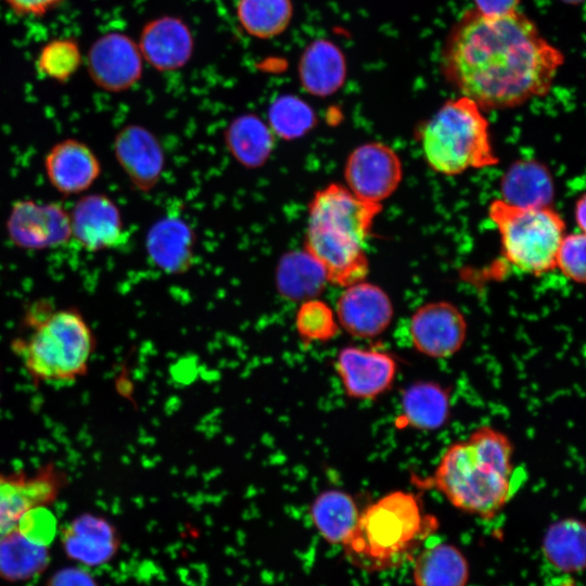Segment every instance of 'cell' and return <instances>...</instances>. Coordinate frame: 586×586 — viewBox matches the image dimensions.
<instances>
[{
  "mask_svg": "<svg viewBox=\"0 0 586 586\" xmlns=\"http://www.w3.org/2000/svg\"><path fill=\"white\" fill-rule=\"evenodd\" d=\"M292 0H237L235 15L242 29L253 38L272 39L290 26Z\"/></svg>",
  "mask_w": 586,
  "mask_h": 586,
  "instance_id": "cell-30",
  "label": "cell"
},
{
  "mask_svg": "<svg viewBox=\"0 0 586 586\" xmlns=\"http://www.w3.org/2000/svg\"><path fill=\"white\" fill-rule=\"evenodd\" d=\"M97 340L74 307L33 304L23 318V331L10 348L36 385H67L87 375Z\"/></svg>",
  "mask_w": 586,
  "mask_h": 586,
  "instance_id": "cell-4",
  "label": "cell"
},
{
  "mask_svg": "<svg viewBox=\"0 0 586 586\" xmlns=\"http://www.w3.org/2000/svg\"><path fill=\"white\" fill-rule=\"evenodd\" d=\"M381 209V204L360 200L339 183L314 194L304 250L322 266L328 282L346 288L365 279L369 262L364 243Z\"/></svg>",
  "mask_w": 586,
  "mask_h": 586,
  "instance_id": "cell-3",
  "label": "cell"
},
{
  "mask_svg": "<svg viewBox=\"0 0 586 586\" xmlns=\"http://www.w3.org/2000/svg\"><path fill=\"white\" fill-rule=\"evenodd\" d=\"M477 12L486 15L506 14L518 10L521 0H473Z\"/></svg>",
  "mask_w": 586,
  "mask_h": 586,
  "instance_id": "cell-37",
  "label": "cell"
},
{
  "mask_svg": "<svg viewBox=\"0 0 586 586\" xmlns=\"http://www.w3.org/2000/svg\"><path fill=\"white\" fill-rule=\"evenodd\" d=\"M143 63L137 41L120 31L98 37L86 56L91 81L113 93L127 91L137 85L142 77Z\"/></svg>",
  "mask_w": 586,
  "mask_h": 586,
  "instance_id": "cell-10",
  "label": "cell"
},
{
  "mask_svg": "<svg viewBox=\"0 0 586 586\" xmlns=\"http://www.w3.org/2000/svg\"><path fill=\"white\" fill-rule=\"evenodd\" d=\"M403 177L396 152L381 142H368L354 149L344 166L346 188L360 200L378 203L391 196Z\"/></svg>",
  "mask_w": 586,
  "mask_h": 586,
  "instance_id": "cell-11",
  "label": "cell"
},
{
  "mask_svg": "<svg viewBox=\"0 0 586 586\" xmlns=\"http://www.w3.org/2000/svg\"><path fill=\"white\" fill-rule=\"evenodd\" d=\"M436 527V520L422 513L413 494L395 491L360 512L355 530L342 546L353 565L383 572L412 560Z\"/></svg>",
  "mask_w": 586,
  "mask_h": 586,
  "instance_id": "cell-5",
  "label": "cell"
},
{
  "mask_svg": "<svg viewBox=\"0 0 586 586\" xmlns=\"http://www.w3.org/2000/svg\"><path fill=\"white\" fill-rule=\"evenodd\" d=\"M359 514L354 499L339 489L323 491L309 508L314 526L330 544L342 545L355 530Z\"/></svg>",
  "mask_w": 586,
  "mask_h": 586,
  "instance_id": "cell-28",
  "label": "cell"
},
{
  "mask_svg": "<svg viewBox=\"0 0 586 586\" xmlns=\"http://www.w3.org/2000/svg\"><path fill=\"white\" fill-rule=\"evenodd\" d=\"M421 143L426 163L438 174L453 176L498 163L483 110L463 95L445 102L425 122Z\"/></svg>",
  "mask_w": 586,
  "mask_h": 586,
  "instance_id": "cell-6",
  "label": "cell"
},
{
  "mask_svg": "<svg viewBox=\"0 0 586 586\" xmlns=\"http://www.w3.org/2000/svg\"><path fill=\"white\" fill-rule=\"evenodd\" d=\"M115 157L131 184L148 192L160 181L165 157L157 138L137 124L123 127L114 139Z\"/></svg>",
  "mask_w": 586,
  "mask_h": 586,
  "instance_id": "cell-18",
  "label": "cell"
},
{
  "mask_svg": "<svg viewBox=\"0 0 586 586\" xmlns=\"http://www.w3.org/2000/svg\"><path fill=\"white\" fill-rule=\"evenodd\" d=\"M11 241L26 250H44L64 244L72 237L71 216L58 203L16 201L7 219Z\"/></svg>",
  "mask_w": 586,
  "mask_h": 586,
  "instance_id": "cell-12",
  "label": "cell"
},
{
  "mask_svg": "<svg viewBox=\"0 0 586 586\" xmlns=\"http://www.w3.org/2000/svg\"><path fill=\"white\" fill-rule=\"evenodd\" d=\"M501 201L521 208L549 207L555 195L553 180L545 165L534 160L513 163L500 181Z\"/></svg>",
  "mask_w": 586,
  "mask_h": 586,
  "instance_id": "cell-23",
  "label": "cell"
},
{
  "mask_svg": "<svg viewBox=\"0 0 586 586\" xmlns=\"http://www.w3.org/2000/svg\"><path fill=\"white\" fill-rule=\"evenodd\" d=\"M335 370L347 396L368 400L392 386L397 362L385 352L347 346L339 352Z\"/></svg>",
  "mask_w": 586,
  "mask_h": 586,
  "instance_id": "cell-14",
  "label": "cell"
},
{
  "mask_svg": "<svg viewBox=\"0 0 586 586\" xmlns=\"http://www.w3.org/2000/svg\"><path fill=\"white\" fill-rule=\"evenodd\" d=\"M225 142L239 164L246 168H258L272 153L275 135L259 116L244 113L226 128Z\"/></svg>",
  "mask_w": 586,
  "mask_h": 586,
  "instance_id": "cell-25",
  "label": "cell"
},
{
  "mask_svg": "<svg viewBox=\"0 0 586 586\" xmlns=\"http://www.w3.org/2000/svg\"><path fill=\"white\" fill-rule=\"evenodd\" d=\"M137 43L143 61L161 73L183 68L194 52L190 27L174 15H162L146 22Z\"/></svg>",
  "mask_w": 586,
  "mask_h": 586,
  "instance_id": "cell-15",
  "label": "cell"
},
{
  "mask_svg": "<svg viewBox=\"0 0 586 586\" xmlns=\"http://www.w3.org/2000/svg\"><path fill=\"white\" fill-rule=\"evenodd\" d=\"M346 76L345 54L332 40L316 38L303 49L297 62V77L308 94L330 97L344 86Z\"/></svg>",
  "mask_w": 586,
  "mask_h": 586,
  "instance_id": "cell-21",
  "label": "cell"
},
{
  "mask_svg": "<svg viewBox=\"0 0 586 586\" xmlns=\"http://www.w3.org/2000/svg\"><path fill=\"white\" fill-rule=\"evenodd\" d=\"M467 331L462 313L444 301L420 306L409 324L413 347L431 358H447L458 353L466 342Z\"/></svg>",
  "mask_w": 586,
  "mask_h": 586,
  "instance_id": "cell-13",
  "label": "cell"
},
{
  "mask_svg": "<svg viewBox=\"0 0 586 586\" xmlns=\"http://www.w3.org/2000/svg\"><path fill=\"white\" fill-rule=\"evenodd\" d=\"M398 428L432 431L442 428L449 418L450 400L446 388L430 381L409 385L402 395Z\"/></svg>",
  "mask_w": 586,
  "mask_h": 586,
  "instance_id": "cell-24",
  "label": "cell"
},
{
  "mask_svg": "<svg viewBox=\"0 0 586 586\" xmlns=\"http://www.w3.org/2000/svg\"><path fill=\"white\" fill-rule=\"evenodd\" d=\"M69 216L72 237L86 251L116 247L125 239L120 211L104 194L84 195L76 202Z\"/></svg>",
  "mask_w": 586,
  "mask_h": 586,
  "instance_id": "cell-17",
  "label": "cell"
},
{
  "mask_svg": "<svg viewBox=\"0 0 586 586\" xmlns=\"http://www.w3.org/2000/svg\"><path fill=\"white\" fill-rule=\"evenodd\" d=\"M586 527L583 521L566 518L553 522L543 538L546 560L563 573H576L585 566Z\"/></svg>",
  "mask_w": 586,
  "mask_h": 586,
  "instance_id": "cell-29",
  "label": "cell"
},
{
  "mask_svg": "<svg viewBox=\"0 0 586 586\" xmlns=\"http://www.w3.org/2000/svg\"><path fill=\"white\" fill-rule=\"evenodd\" d=\"M561 2H564L566 4L577 5L582 3L584 0H560Z\"/></svg>",
  "mask_w": 586,
  "mask_h": 586,
  "instance_id": "cell-39",
  "label": "cell"
},
{
  "mask_svg": "<svg viewBox=\"0 0 586 586\" xmlns=\"http://www.w3.org/2000/svg\"><path fill=\"white\" fill-rule=\"evenodd\" d=\"M61 545L69 559L84 565L99 566L115 557L120 537L107 519L82 513L61 530Z\"/></svg>",
  "mask_w": 586,
  "mask_h": 586,
  "instance_id": "cell-19",
  "label": "cell"
},
{
  "mask_svg": "<svg viewBox=\"0 0 586 586\" xmlns=\"http://www.w3.org/2000/svg\"><path fill=\"white\" fill-rule=\"evenodd\" d=\"M46 586H99L94 577L79 566L64 568L52 574Z\"/></svg>",
  "mask_w": 586,
  "mask_h": 586,
  "instance_id": "cell-36",
  "label": "cell"
},
{
  "mask_svg": "<svg viewBox=\"0 0 586 586\" xmlns=\"http://www.w3.org/2000/svg\"><path fill=\"white\" fill-rule=\"evenodd\" d=\"M585 232L564 235L556 255V267L569 279L584 283L585 281Z\"/></svg>",
  "mask_w": 586,
  "mask_h": 586,
  "instance_id": "cell-34",
  "label": "cell"
},
{
  "mask_svg": "<svg viewBox=\"0 0 586 586\" xmlns=\"http://www.w3.org/2000/svg\"><path fill=\"white\" fill-rule=\"evenodd\" d=\"M513 446L502 432L476 428L450 444L431 477V485L457 509L493 519L511 497Z\"/></svg>",
  "mask_w": 586,
  "mask_h": 586,
  "instance_id": "cell-2",
  "label": "cell"
},
{
  "mask_svg": "<svg viewBox=\"0 0 586 586\" xmlns=\"http://www.w3.org/2000/svg\"><path fill=\"white\" fill-rule=\"evenodd\" d=\"M51 186L64 195L88 190L101 174L94 152L82 141L68 138L55 143L44 156Z\"/></svg>",
  "mask_w": 586,
  "mask_h": 586,
  "instance_id": "cell-20",
  "label": "cell"
},
{
  "mask_svg": "<svg viewBox=\"0 0 586 586\" xmlns=\"http://www.w3.org/2000/svg\"><path fill=\"white\" fill-rule=\"evenodd\" d=\"M15 14L22 16L42 17L56 8L64 0H2Z\"/></svg>",
  "mask_w": 586,
  "mask_h": 586,
  "instance_id": "cell-35",
  "label": "cell"
},
{
  "mask_svg": "<svg viewBox=\"0 0 586 586\" xmlns=\"http://www.w3.org/2000/svg\"><path fill=\"white\" fill-rule=\"evenodd\" d=\"M267 117L272 133L284 140L302 138L317 124L314 109L293 93L276 97L268 107Z\"/></svg>",
  "mask_w": 586,
  "mask_h": 586,
  "instance_id": "cell-31",
  "label": "cell"
},
{
  "mask_svg": "<svg viewBox=\"0 0 586 586\" xmlns=\"http://www.w3.org/2000/svg\"><path fill=\"white\" fill-rule=\"evenodd\" d=\"M275 280L279 294L294 302L316 298L328 282L322 266L305 250L283 254Z\"/></svg>",
  "mask_w": 586,
  "mask_h": 586,
  "instance_id": "cell-26",
  "label": "cell"
},
{
  "mask_svg": "<svg viewBox=\"0 0 586 586\" xmlns=\"http://www.w3.org/2000/svg\"><path fill=\"white\" fill-rule=\"evenodd\" d=\"M394 315L388 295L378 285L359 281L346 286L336 304V317L353 336L369 339L382 334Z\"/></svg>",
  "mask_w": 586,
  "mask_h": 586,
  "instance_id": "cell-16",
  "label": "cell"
},
{
  "mask_svg": "<svg viewBox=\"0 0 586 586\" xmlns=\"http://www.w3.org/2000/svg\"><path fill=\"white\" fill-rule=\"evenodd\" d=\"M563 64L561 50L518 10L499 15L467 10L440 55L447 82L482 110L512 109L544 97Z\"/></svg>",
  "mask_w": 586,
  "mask_h": 586,
  "instance_id": "cell-1",
  "label": "cell"
},
{
  "mask_svg": "<svg viewBox=\"0 0 586 586\" xmlns=\"http://www.w3.org/2000/svg\"><path fill=\"white\" fill-rule=\"evenodd\" d=\"M0 383H1V367H0ZM0 400H1V388H0Z\"/></svg>",
  "mask_w": 586,
  "mask_h": 586,
  "instance_id": "cell-40",
  "label": "cell"
},
{
  "mask_svg": "<svg viewBox=\"0 0 586 586\" xmlns=\"http://www.w3.org/2000/svg\"><path fill=\"white\" fill-rule=\"evenodd\" d=\"M66 472L48 462L33 472H0V540L30 511L49 508L67 485Z\"/></svg>",
  "mask_w": 586,
  "mask_h": 586,
  "instance_id": "cell-9",
  "label": "cell"
},
{
  "mask_svg": "<svg viewBox=\"0 0 586 586\" xmlns=\"http://www.w3.org/2000/svg\"><path fill=\"white\" fill-rule=\"evenodd\" d=\"M55 519L48 508L28 512L20 525L0 540V577L25 582L41 574L50 562Z\"/></svg>",
  "mask_w": 586,
  "mask_h": 586,
  "instance_id": "cell-8",
  "label": "cell"
},
{
  "mask_svg": "<svg viewBox=\"0 0 586 586\" xmlns=\"http://www.w3.org/2000/svg\"><path fill=\"white\" fill-rule=\"evenodd\" d=\"M195 235L182 218L165 216L155 221L145 238L148 255L167 273L187 271L194 259Z\"/></svg>",
  "mask_w": 586,
  "mask_h": 586,
  "instance_id": "cell-22",
  "label": "cell"
},
{
  "mask_svg": "<svg viewBox=\"0 0 586 586\" xmlns=\"http://www.w3.org/2000/svg\"><path fill=\"white\" fill-rule=\"evenodd\" d=\"M574 217L578 228L582 230V232H584L586 217V200L584 195H582L576 202Z\"/></svg>",
  "mask_w": 586,
  "mask_h": 586,
  "instance_id": "cell-38",
  "label": "cell"
},
{
  "mask_svg": "<svg viewBox=\"0 0 586 586\" xmlns=\"http://www.w3.org/2000/svg\"><path fill=\"white\" fill-rule=\"evenodd\" d=\"M79 43L74 38H54L43 44L38 53V72L59 84L67 82L82 63Z\"/></svg>",
  "mask_w": 586,
  "mask_h": 586,
  "instance_id": "cell-32",
  "label": "cell"
},
{
  "mask_svg": "<svg viewBox=\"0 0 586 586\" xmlns=\"http://www.w3.org/2000/svg\"><path fill=\"white\" fill-rule=\"evenodd\" d=\"M488 213L510 264L535 276L556 268V255L565 229L558 213L550 207H515L501 200L493 201Z\"/></svg>",
  "mask_w": 586,
  "mask_h": 586,
  "instance_id": "cell-7",
  "label": "cell"
},
{
  "mask_svg": "<svg viewBox=\"0 0 586 586\" xmlns=\"http://www.w3.org/2000/svg\"><path fill=\"white\" fill-rule=\"evenodd\" d=\"M295 327L300 336L307 342H326L339 332L333 310L317 297L302 302Z\"/></svg>",
  "mask_w": 586,
  "mask_h": 586,
  "instance_id": "cell-33",
  "label": "cell"
},
{
  "mask_svg": "<svg viewBox=\"0 0 586 586\" xmlns=\"http://www.w3.org/2000/svg\"><path fill=\"white\" fill-rule=\"evenodd\" d=\"M412 577L416 586H466L469 564L456 546L440 543L413 557Z\"/></svg>",
  "mask_w": 586,
  "mask_h": 586,
  "instance_id": "cell-27",
  "label": "cell"
}]
</instances>
